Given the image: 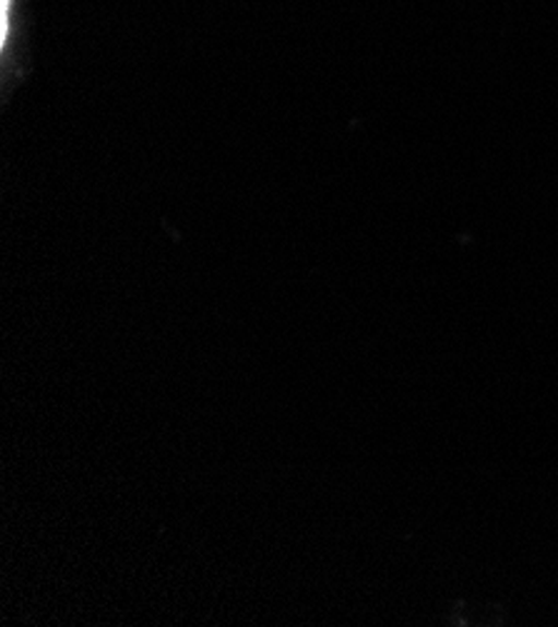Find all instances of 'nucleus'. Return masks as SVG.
I'll list each match as a JSON object with an SVG mask.
<instances>
[{
    "mask_svg": "<svg viewBox=\"0 0 558 627\" xmlns=\"http://www.w3.org/2000/svg\"><path fill=\"white\" fill-rule=\"evenodd\" d=\"M23 0H0V56H3L5 81H19L21 73L15 68L21 65V46H23V21H21Z\"/></svg>",
    "mask_w": 558,
    "mask_h": 627,
    "instance_id": "obj_1",
    "label": "nucleus"
}]
</instances>
